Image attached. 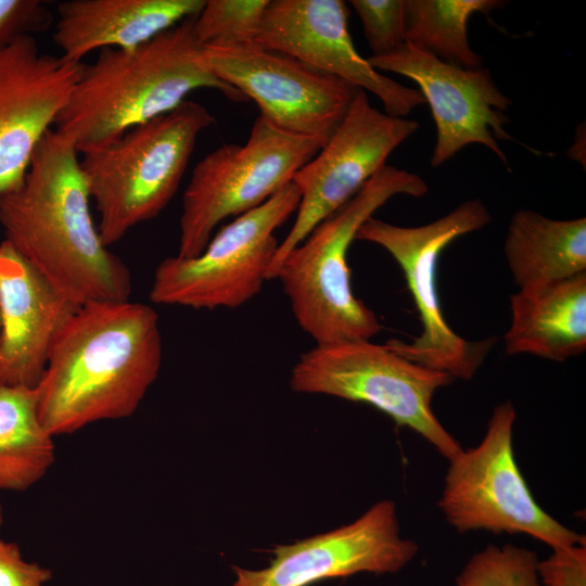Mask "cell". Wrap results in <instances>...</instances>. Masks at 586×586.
I'll list each match as a JSON object with an SVG mask.
<instances>
[{"mask_svg": "<svg viewBox=\"0 0 586 586\" xmlns=\"http://www.w3.org/2000/svg\"><path fill=\"white\" fill-rule=\"evenodd\" d=\"M89 204L75 143L51 128L22 183L0 194L4 241L77 306L128 301L130 271L103 243Z\"/></svg>", "mask_w": 586, "mask_h": 586, "instance_id": "6da1fadb", "label": "cell"}, {"mask_svg": "<svg viewBox=\"0 0 586 586\" xmlns=\"http://www.w3.org/2000/svg\"><path fill=\"white\" fill-rule=\"evenodd\" d=\"M162 355L151 306L129 300L79 306L35 388L42 426L55 436L131 416L157 378Z\"/></svg>", "mask_w": 586, "mask_h": 586, "instance_id": "7a4b0ae2", "label": "cell"}, {"mask_svg": "<svg viewBox=\"0 0 586 586\" xmlns=\"http://www.w3.org/2000/svg\"><path fill=\"white\" fill-rule=\"evenodd\" d=\"M194 18L138 47L100 50L92 63L82 64L54 130L71 138L78 153H84L175 110L198 89H214L231 101H246L208 66L193 33Z\"/></svg>", "mask_w": 586, "mask_h": 586, "instance_id": "3957f363", "label": "cell"}, {"mask_svg": "<svg viewBox=\"0 0 586 586\" xmlns=\"http://www.w3.org/2000/svg\"><path fill=\"white\" fill-rule=\"evenodd\" d=\"M426 193L419 175L385 165L284 257L275 278L316 345L370 341L381 331L375 314L353 293L347 252L361 225L390 199Z\"/></svg>", "mask_w": 586, "mask_h": 586, "instance_id": "277c9868", "label": "cell"}, {"mask_svg": "<svg viewBox=\"0 0 586 586\" xmlns=\"http://www.w3.org/2000/svg\"><path fill=\"white\" fill-rule=\"evenodd\" d=\"M213 123L205 106L186 100L110 144L81 153L80 167L100 216L98 230L106 246L167 206L179 188L200 133Z\"/></svg>", "mask_w": 586, "mask_h": 586, "instance_id": "5b68a950", "label": "cell"}, {"mask_svg": "<svg viewBox=\"0 0 586 586\" xmlns=\"http://www.w3.org/2000/svg\"><path fill=\"white\" fill-rule=\"evenodd\" d=\"M455 379L370 341L315 345L291 371L294 392L360 402L421 435L447 460L462 447L432 410L435 392Z\"/></svg>", "mask_w": 586, "mask_h": 586, "instance_id": "8992f818", "label": "cell"}, {"mask_svg": "<svg viewBox=\"0 0 586 586\" xmlns=\"http://www.w3.org/2000/svg\"><path fill=\"white\" fill-rule=\"evenodd\" d=\"M511 400L497 405L481 443L449 461L438 506L458 532L525 534L552 549L586 544L535 500L513 450Z\"/></svg>", "mask_w": 586, "mask_h": 586, "instance_id": "52a82bcc", "label": "cell"}, {"mask_svg": "<svg viewBox=\"0 0 586 586\" xmlns=\"http://www.w3.org/2000/svg\"><path fill=\"white\" fill-rule=\"evenodd\" d=\"M491 221V214L480 199L459 204L443 217L418 227L388 224L373 216L367 219L356 240L374 243L400 266L410 290L422 332L411 342L397 339L384 345L406 359L454 379L470 380L484 362L495 339L470 342L446 322L436 289V269L442 251L457 238L476 231Z\"/></svg>", "mask_w": 586, "mask_h": 586, "instance_id": "ba28073f", "label": "cell"}, {"mask_svg": "<svg viewBox=\"0 0 586 586\" xmlns=\"http://www.w3.org/2000/svg\"><path fill=\"white\" fill-rule=\"evenodd\" d=\"M324 143L283 131L258 116L244 143L222 144L205 155L182 194L177 255H199L222 220L266 202Z\"/></svg>", "mask_w": 586, "mask_h": 586, "instance_id": "9c48e42d", "label": "cell"}, {"mask_svg": "<svg viewBox=\"0 0 586 586\" xmlns=\"http://www.w3.org/2000/svg\"><path fill=\"white\" fill-rule=\"evenodd\" d=\"M298 203V190L291 181L262 205L222 226L199 255L166 257L154 271L150 300L208 310L245 304L268 280L280 244L273 233Z\"/></svg>", "mask_w": 586, "mask_h": 586, "instance_id": "30bf717a", "label": "cell"}, {"mask_svg": "<svg viewBox=\"0 0 586 586\" xmlns=\"http://www.w3.org/2000/svg\"><path fill=\"white\" fill-rule=\"evenodd\" d=\"M418 128V122L388 115L371 105L367 92L357 91L336 130L292 178L300 203L268 280L275 279L284 257L378 174L392 152Z\"/></svg>", "mask_w": 586, "mask_h": 586, "instance_id": "8fae6325", "label": "cell"}, {"mask_svg": "<svg viewBox=\"0 0 586 586\" xmlns=\"http://www.w3.org/2000/svg\"><path fill=\"white\" fill-rule=\"evenodd\" d=\"M203 48L213 73L246 100L254 101L259 116L289 133L327 142L359 90L256 43Z\"/></svg>", "mask_w": 586, "mask_h": 586, "instance_id": "7c38bea8", "label": "cell"}, {"mask_svg": "<svg viewBox=\"0 0 586 586\" xmlns=\"http://www.w3.org/2000/svg\"><path fill=\"white\" fill-rule=\"evenodd\" d=\"M367 60L377 71L399 74L419 87L436 127L432 167L445 164L467 145L481 144L509 168L499 141L513 140L506 129L512 101L487 68L459 67L409 42Z\"/></svg>", "mask_w": 586, "mask_h": 586, "instance_id": "4fadbf2b", "label": "cell"}, {"mask_svg": "<svg viewBox=\"0 0 586 586\" xmlns=\"http://www.w3.org/2000/svg\"><path fill=\"white\" fill-rule=\"evenodd\" d=\"M348 14L342 0H269L256 44L373 93L388 115L408 116L425 103L423 95L381 74L358 53Z\"/></svg>", "mask_w": 586, "mask_h": 586, "instance_id": "5bb4252c", "label": "cell"}, {"mask_svg": "<svg viewBox=\"0 0 586 586\" xmlns=\"http://www.w3.org/2000/svg\"><path fill=\"white\" fill-rule=\"evenodd\" d=\"M418 545L400 535L395 504L382 500L354 522L272 549L262 570L233 566L232 586H309L357 573H396L417 555Z\"/></svg>", "mask_w": 586, "mask_h": 586, "instance_id": "9a60e30c", "label": "cell"}, {"mask_svg": "<svg viewBox=\"0 0 586 586\" xmlns=\"http://www.w3.org/2000/svg\"><path fill=\"white\" fill-rule=\"evenodd\" d=\"M81 63L22 36L0 51V194L17 188L33 153L66 105Z\"/></svg>", "mask_w": 586, "mask_h": 586, "instance_id": "2e32d148", "label": "cell"}, {"mask_svg": "<svg viewBox=\"0 0 586 586\" xmlns=\"http://www.w3.org/2000/svg\"><path fill=\"white\" fill-rule=\"evenodd\" d=\"M78 307L3 241L0 385L36 388L56 337Z\"/></svg>", "mask_w": 586, "mask_h": 586, "instance_id": "e0dca14e", "label": "cell"}, {"mask_svg": "<svg viewBox=\"0 0 586 586\" xmlns=\"http://www.w3.org/2000/svg\"><path fill=\"white\" fill-rule=\"evenodd\" d=\"M205 0H65L58 4L53 41L67 61L94 50L131 49L196 16Z\"/></svg>", "mask_w": 586, "mask_h": 586, "instance_id": "ac0fdd59", "label": "cell"}, {"mask_svg": "<svg viewBox=\"0 0 586 586\" xmlns=\"http://www.w3.org/2000/svg\"><path fill=\"white\" fill-rule=\"evenodd\" d=\"M507 355L531 354L562 362L586 348V272L510 296Z\"/></svg>", "mask_w": 586, "mask_h": 586, "instance_id": "d6986e66", "label": "cell"}, {"mask_svg": "<svg viewBox=\"0 0 586 586\" xmlns=\"http://www.w3.org/2000/svg\"><path fill=\"white\" fill-rule=\"evenodd\" d=\"M504 252L519 289L586 272V218L558 220L520 209L509 222Z\"/></svg>", "mask_w": 586, "mask_h": 586, "instance_id": "ffe728a7", "label": "cell"}, {"mask_svg": "<svg viewBox=\"0 0 586 586\" xmlns=\"http://www.w3.org/2000/svg\"><path fill=\"white\" fill-rule=\"evenodd\" d=\"M53 462V436L40 422L36 390L0 385V489L29 488Z\"/></svg>", "mask_w": 586, "mask_h": 586, "instance_id": "44dd1931", "label": "cell"}, {"mask_svg": "<svg viewBox=\"0 0 586 586\" xmlns=\"http://www.w3.org/2000/svg\"><path fill=\"white\" fill-rule=\"evenodd\" d=\"M504 5L500 0H408L405 42L459 67H482L481 55L469 42V18Z\"/></svg>", "mask_w": 586, "mask_h": 586, "instance_id": "7402d4cb", "label": "cell"}, {"mask_svg": "<svg viewBox=\"0 0 586 586\" xmlns=\"http://www.w3.org/2000/svg\"><path fill=\"white\" fill-rule=\"evenodd\" d=\"M269 0H206L193 22L202 47H240L256 43Z\"/></svg>", "mask_w": 586, "mask_h": 586, "instance_id": "603a6c76", "label": "cell"}, {"mask_svg": "<svg viewBox=\"0 0 586 586\" xmlns=\"http://www.w3.org/2000/svg\"><path fill=\"white\" fill-rule=\"evenodd\" d=\"M538 562L527 548L488 545L468 560L456 586H540Z\"/></svg>", "mask_w": 586, "mask_h": 586, "instance_id": "cb8c5ba5", "label": "cell"}, {"mask_svg": "<svg viewBox=\"0 0 586 586\" xmlns=\"http://www.w3.org/2000/svg\"><path fill=\"white\" fill-rule=\"evenodd\" d=\"M373 56L387 54L406 41L408 0H352Z\"/></svg>", "mask_w": 586, "mask_h": 586, "instance_id": "d4e9b609", "label": "cell"}, {"mask_svg": "<svg viewBox=\"0 0 586 586\" xmlns=\"http://www.w3.org/2000/svg\"><path fill=\"white\" fill-rule=\"evenodd\" d=\"M52 15L40 0H0V51L22 36L43 31Z\"/></svg>", "mask_w": 586, "mask_h": 586, "instance_id": "484cf974", "label": "cell"}, {"mask_svg": "<svg viewBox=\"0 0 586 586\" xmlns=\"http://www.w3.org/2000/svg\"><path fill=\"white\" fill-rule=\"evenodd\" d=\"M540 586H586V544L552 549L538 562Z\"/></svg>", "mask_w": 586, "mask_h": 586, "instance_id": "4316f807", "label": "cell"}, {"mask_svg": "<svg viewBox=\"0 0 586 586\" xmlns=\"http://www.w3.org/2000/svg\"><path fill=\"white\" fill-rule=\"evenodd\" d=\"M51 572L25 561L16 544L0 540V586H43Z\"/></svg>", "mask_w": 586, "mask_h": 586, "instance_id": "83f0119b", "label": "cell"}, {"mask_svg": "<svg viewBox=\"0 0 586 586\" xmlns=\"http://www.w3.org/2000/svg\"><path fill=\"white\" fill-rule=\"evenodd\" d=\"M2 522H3V513H2V507L0 505V526H1Z\"/></svg>", "mask_w": 586, "mask_h": 586, "instance_id": "f1b7e54d", "label": "cell"}, {"mask_svg": "<svg viewBox=\"0 0 586 586\" xmlns=\"http://www.w3.org/2000/svg\"><path fill=\"white\" fill-rule=\"evenodd\" d=\"M0 337H1V318H0Z\"/></svg>", "mask_w": 586, "mask_h": 586, "instance_id": "f546056e", "label": "cell"}]
</instances>
